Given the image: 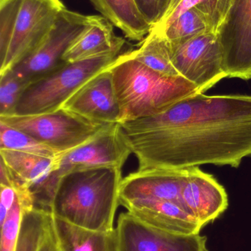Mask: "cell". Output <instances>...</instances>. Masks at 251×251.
Masks as SVG:
<instances>
[{"instance_id": "6da1fadb", "label": "cell", "mask_w": 251, "mask_h": 251, "mask_svg": "<svg viewBox=\"0 0 251 251\" xmlns=\"http://www.w3.org/2000/svg\"><path fill=\"white\" fill-rule=\"evenodd\" d=\"M120 125L138 171L237 168L251 156V95L199 94L157 116Z\"/></svg>"}, {"instance_id": "7a4b0ae2", "label": "cell", "mask_w": 251, "mask_h": 251, "mask_svg": "<svg viewBox=\"0 0 251 251\" xmlns=\"http://www.w3.org/2000/svg\"><path fill=\"white\" fill-rule=\"evenodd\" d=\"M122 179V169L118 168L68 173L59 181L52 215L87 229L113 231Z\"/></svg>"}, {"instance_id": "3957f363", "label": "cell", "mask_w": 251, "mask_h": 251, "mask_svg": "<svg viewBox=\"0 0 251 251\" xmlns=\"http://www.w3.org/2000/svg\"><path fill=\"white\" fill-rule=\"evenodd\" d=\"M110 71L120 108L119 124L157 116L200 94L183 76H165L144 66L133 51L119 54Z\"/></svg>"}, {"instance_id": "277c9868", "label": "cell", "mask_w": 251, "mask_h": 251, "mask_svg": "<svg viewBox=\"0 0 251 251\" xmlns=\"http://www.w3.org/2000/svg\"><path fill=\"white\" fill-rule=\"evenodd\" d=\"M120 51L114 50L86 60L66 63L33 81L24 91L12 114L28 116L59 110L88 81L109 69Z\"/></svg>"}, {"instance_id": "5b68a950", "label": "cell", "mask_w": 251, "mask_h": 251, "mask_svg": "<svg viewBox=\"0 0 251 251\" xmlns=\"http://www.w3.org/2000/svg\"><path fill=\"white\" fill-rule=\"evenodd\" d=\"M131 153L132 151L120 124L109 125L88 143L59 158L58 168L52 173L37 193V202L42 207L51 209L59 181L65 174L93 168L122 169Z\"/></svg>"}, {"instance_id": "8992f818", "label": "cell", "mask_w": 251, "mask_h": 251, "mask_svg": "<svg viewBox=\"0 0 251 251\" xmlns=\"http://www.w3.org/2000/svg\"><path fill=\"white\" fill-rule=\"evenodd\" d=\"M0 122L63 154L88 143L112 125L92 122L63 108L37 115H4L0 116Z\"/></svg>"}, {"instance_id": "52a82bcc", "label": "cell", "mask_w": 251, "mask_h": 251, "mask_svg": "<svg viewBox=\"0 0 251 251\" xmlns=\"http://www.w3.org/2000/svg\"><path fill=\"white\" fill-rule=\"evenodd\" d=\"M91 19L92 16H85L65 7L42 43L9 72L31 84L61 67L66 63L63 61V54L88 27Z\"/></svg>"}, {"instance_id": "ba28073f", "label": "cell", "mask_w": 251, "mask_h": 251, "mask_svg": "<svg viewBox=\"0 0 251 251\" xmlns=\"http://www.w3.org/2000/svg\"><path fill=\"white\" fill-rule=\"evenodd\" d=\"M170 45L172 64L177 72L194 84L200 94L228 77L223 67L222 50L216 32H205Z\"/></svg>"}, {"instance_id": "9c48e42d", "label": "cell", "mask_w": 251, "mask_h": 251, "mask_svg": "<svg viewBox=\"0 0 251 251\" xmlns=\"http://www.w3.org/2000/svg\"><path fill=\"white\" fill-rule=\"evenodd\" d=\"M65 7L60 0H22L10 46L1 60L0 76L25 60L42 43Z\"/></svg>"}, {"instance_id": "30bf717a", "label": "cell", "mask_w": 251, "mask_h": 251, "mask_svg": "<svg viewBox=\"0 0 251 251\" xmlns=\"http://www.w3.org/2000/svg\"><path fill=\"white\" fill-rule=\"evenodd\" d=\"M216 33L228 77L251 79V0H234Z\"/></svg>"}, {"instance_id": "8fae6325", "label": "cell", "mask_w": 251, "mask_h": 251, "mask_svg": "<svg viewBox=\"0 0 251 251\" xmlns=\"http://www.w3.org/2000/svg\"><path fill=\"white\" fill-rule=\"evenodd\" d=\"M116 231L119 251H208L206 237L162 231L129 212L119 215Z\"/></svg>"}, {"instance_id": "7c38bea8", "label": "cell", "mask_w": 251, "mask_h": 251, "mask_svg": "<svg viewBox=\"0 0 251 251\" xmlns=\"http://www.w3.org/2000/svg\"><path fill=\"white\" fill-rule=\"evenodd\" d=\"M61 108L92 122L119 123L120 108L110 68L88 81Z\"/></svg>"}, {"instance_id": "4fadbf2b", "label": "cell", "mask_w": 251, "mask_h": 251, "mask_svg": "<svg viewBox=\"0 0 251 251\" xmlns=\"http://www.w3.org/2000/svg\"><path fill=\"white\" fill-rule=\"evenodd\" d=\"M0 185L14 189L17 194L32 193V199L52 173L58 168L57 159L13 150H0Z\"/></svg>"}, {"instance_id": "5bb4252c", "label": "cell", "mask_w": 251, "mask_h": 251, "mask_svg": "<svg viewBox=\"0 0 251 251\" xmlns=\"http://www.w3.org/2000/svg\"><path fill=\"white\" fill-rule=\"evenodd\" d=\"M181 200L185 210L203 228L219 218L228 206V194L223 186L199 167L189 168Z\"/></svg>"}, {"instance_id": "9a60e30c", "label": "cell", "mask_w": 251, "mask_h": 251, "mask_svg": "<svg viewBox=\"0 0 251 251\" xmlns=\"http://www.w3.org/2000/svg\"><path fill=\"white\" fill-rule=\"evenodd\" d=\"M188 174L189 168L137 170L122 179L119 202L133 199H155L173 202L184 208L181 193Z\"/></svg>"}, {"instance_id": "2e32d148", "label": "cell", "mask_w": 251, "mask_h": 251, "mask_svg": "<svg viewBox=\"0 0 251 251\" xmlns=\"http://www.w3.org/2000/svg\"><path fill=\"white\" fill-rule=\"evenodd\" d=\"M120 205L150 226L172 234H200L203 227L182 206L173 202L139 199L120 201Z\"/></svg>"}, {"instance_id": "e0dca14e", "label": "cell", "mask_w": 251, "mask_h": 251, "mask_svg": "<svg viewBox=\"0 0 251 251\" xmlns=\"http://www.w3.org/2000/svg\"><path fill=\"white\" fill-rule=\"evenodd\" d=\"M125 43L124 38L115 35L113 25L107 19L92 16L88 27L63 54V61L75 63L114 50H122Z\"/></svg>"}, {"instance_id": "ac0fdd59", "label": "cell", "mask_w": 251, "mask_h": 251, "mask_svg": "<svg viewBox=\"0 0 251 251\" xmlns=\"http://www.w3.org/2000/svg\"><path fill=\"white\" fill-rule=\"evenodd\" d=\"M53 226L59 251H119L116 229H87L54 216Z\"/></svg>"}, {"instance_id": "d6986e66", "label": "cell", "mask_w": 251, "mask_h": 251, "mask_svg": "<svg viewBox=\"0 0 251 251\" xmlns=\"http://www.w3.org/2000/svg\"><path fill=\"white\" fill-rule=\"evenodd\" d=\"M90 1L103 17L131 41H143L153 28L140 13L135 0Z\"/></svg>"}, {"instance_id": "ffe728a7", "label": "cell", "mask_w": 251, "mask_h": 251, "mask_svg": "<svg viewBox=\"0 0 251 251\" xmlns=\"http://www.w3.org/2000/svg\"><path fill=\"white\" fill-rule=\"evenodd\" d=\"M133 51L136 60L152 70L165 76H181L172 64L170 43L154 28L143 40L141 47Z\"/></svg>"}, {"instance_id": "44dd1931", "label": "cell", "mask_w": 251, "mask_h": 251, "mask_svg": "<svg viewBox=\"0 0 251 251\" xmlns=\"http://www.w3.org/2000/svg\"><path fill=\"white\" fill-rule=\"evenodd\" d=\"M153 28L162 32L171 44L184 42L205 32H213L204 15L195 7L188 9L166 25Z\"/></svg>"}, {"instance_id": "7402d4cb", "label": "cell", "mask_w": 251, "mask_h": 251, "mask_svg": "<svg viewBox=\"0 0 251 251\" xmlns=\"http://www.w3.org/2000/svg\"><path fill=\"white\" fill-rule=\"evenodd\" d=\"M53 221L51 213L33 209L24 212L15 251H38Z\"/></svg>"}, {"instance_id": "603a6c76", "label": "cell", "mask_w": 251, "mask_h": 251, "mask_svg": "<svg viewBox=\"0 0 251 251\" xmlns=\"http://www.w3.org/2000/svg\"><path fill=\"white\" fill-rule=\"evenodd\" d=\"M234 1V0H181L175 7L169 10L165 19L156 26L166 25L188 9L195 7L204 15L211 30L217 32Z\"/></svg>"}, {"instance_id": "cb8c5ba5", "label": "cell", "mask_w": 251, "mask_h": 251, "mask_svg": "<svg viewBox=\"0 0 251 251\" xmlns=\"http://www.w3.org/2000/svg\"><path fill=\"white\" fill-rule=\"evenodd\" d=\"M0 150L16 151L52 159H57L63 155L29 134L2 122H0Z\"/></svg>"}, {"instance_id": "d4e9b609", "label": "cell", "mask_w": 251, "mask_h": 251, "mask_svg": "<svg viewBox=\"0 0 251 251\" xmlns=\"http://www.w3.org/2000/svg\"><path fill=\"white\" fill-rule=\"evenodd\" d=\"M22 0H0V60L10 46Z\"/></svg>"}, {"instance_id": "484cf974", "label": "cell", "mask_w": 251, "mask_h": 251, "mask_svg": "<svg viewBox=\"0 0 251 251\" xmlns=\"http://www.w3.org/2000/svg\"><path fill=\"white\" fill-rule=\"evenodd\" d=\"M30 85L7 72L0 76V116L12 114L27 88Z\"/></svg>"}, {"instance_id": "4316f807", "label": "cell", "mask_w": 251, "mask_h": 251, "mask_svg": "<svg viewBox=\"0 0 251 251\" xmlns=\"http://www.w3.org/2000/svg\"><path fill=\"white\" fill-rule=\"evenodd\" d=\"M23 213V207L17 196L4 223L1 226L0 251H16Z\"/></svg>"}, {"instance_id": "83f0119b", "label": "cell", "mask_w": 251, "mask_h": 251, "mask_svg": "<svg viewBox=\"0 0 251 251\" xmlns=\"http://www.w3.org/2000/svg\"><path fill=\"white\" fill-rule=\"evenodd\" d=\"M174 0H135L140 13L152 26L162 22Z\"/></svg>"}, {"instance_id": "f1b7e54d", "label": "cell", "mask_w": 251, "mask_h": 251, "mask_svg": "<svg viewBox=\"0 0 251 251\" xmlns=\"http://www.w3.org/2000/svg\"><path fill=\"white\" fill-rule=\"evenodd\" d=\"M1 186V199H0V226L2 225L16 201L17 195L14 189L7 186Z\"/></svg>"}, {"instance_id": "f546056e", "label": "cell", "mask_w": 251, "mask_h": 251, "mask_svg": "<svg viewBox=\"0 0 251 251\" xmlns=\"http://www.w3.org/2000/svg\"><path fill=\"white\" fill-rule=\"evenodd\" d=\"M38 251H59L57 240H56V234H55L54 229H53V221H52L51 226L47 231Z\"/></svg>"}]
</instances>
